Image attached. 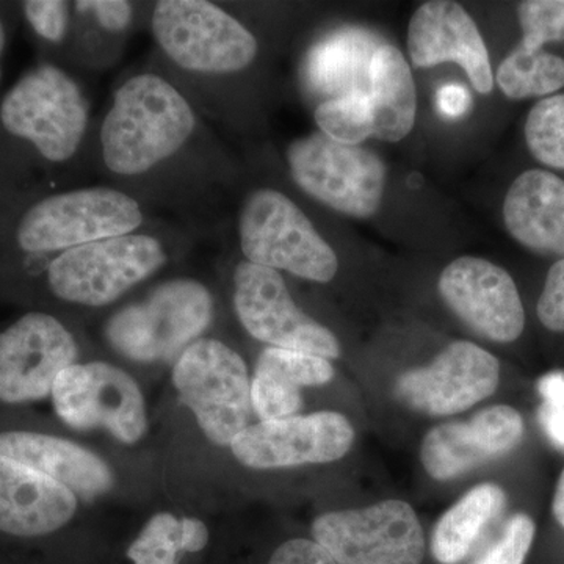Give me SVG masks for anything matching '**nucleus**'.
<instances>
[{"instance_id":"c9c22d12","label":"nucleus","mask_w":564,"mask_h":564,"mask_svg":"<svg viewBox=\"0 0 564 564\" xmlns=\"http://www.w3.org/2000/svg\"><path fill=\"white\" fill-rule=\"evenodd\" d=\"M269 564H336V562L315 541L299 538L280 545Z\"/></svg>"},{"instance_id":"7ed1b4c3","label":"nucleus","mask_w":564,"mask_h":564,"mask_svg":"<svg viewBox=\"0 0 564 564\" xmlns=\"http://www.w3.org/2000/svg\"><path fill=\"white\" fill-rule=\"evenodd\" d=\"M239 234L245 258L256 265L315 282L332 281L339 269L333 248L281 192H252L240 214Z\"/></svg>"},{"instance_id":"cd10ccee","label":"nucleus","mask_w":564,"mask_h":564,"mask_svg":"<svg viewBox=\"0 0 564 564\" xmlns=\"http://www.w3.org/2000/svg\"><path fill=\"white\" fill-rule=\"evenodd\" d=\"M525 141L538 162L564 170V95L534 104L525 121Z\"/></svg>"},{"instance_id":"2f4dec72","label":"nucleus","mask_w":564,"mask_h":564,"mask_svg":"<svg viewBox=\"0 0 564 564\" xmlns=\"http://www.w3.org/2000/svg\"><path fill=\"white\" fill-rule=\"evenodd\" d=\"M541 406L538 411L541 426L556 448L564 452V373L552 372L538 383Z\"/></svg>"},{"instance_id":"1a4fd4ad","label":"nucleus","mask_w":564,"mask_h":564,"mask_svg":"<svg viewBox=\"0 0 564 564\" xmlns=\"http://www.w3.org/2000/svg\"><path fill=\"white\" fill-rule=\"evenodd\" d=\"M293 180L318 203L355 218L377 214L383 202L386 166L372 151L311 133L288 150Z\"/></svg>"},{"instance_id":"6e6552de","label":"nucleus","mask_w":564,"mask_h":564,"mask_svg":"<svg viewBox=\"0 0 564 564\" xmlns=\"http://www.w3.org/2000/svg\"><path fill=\"white\" fill-rule=\"evenodd\" d=\"M139 203L107 187L61 193L36 203L18 226V243L25 252L66 251L126 236L140 228Z\"/></svg>"},{"instance_id":"f257e3e1","label":"nucleus","mask_w":564,"mask_h":564,"mask_svg":"<svg viewBox=\"0 0 564 564\" xmlns=\"http://www.w3.org/2000/svg\"><path fill=\"white\" fill-rule=\"evenodd\" d=\"M191 104L169 80L140 74L115 93L102 122V158L111 173L135 176L172 158L195 131Z\"/></svg>"},{"instance_id":"412c9836","label":"nucleus","mask_w":564,"mask_h":564,"mask_svg":"<svg viewBox=\"0 0 564 564\" xmlns=\"http://www.w3.org/2000/svg\"><path fill=\"white\" fill-rule=\"evenodd\" d=\"M508 232L529 250L564 259V181L544 170L516 177L503 202Z\"/></svg>"},{"instance_id":"f3484780","label":"nucleus","mask_w":564,"mask_h":564,"mask_svg":"<svg viewBox=\"0 0 564 564\" xmlns=\"http://www.w3.org/2000/svg\"><path fill=\"white\" fill-rule=\"evenodd\" d=\"M525 425L513 406L485 408L467 422L434 426L423 437L421 459L434 480H452L513 452L524 440Z\"/></svg>"},{"instance_id":"72a5a7b5","label":"nucleus","mask_w":564,"mask_h":564,"mask_svg":"<svg viewBox=\"0 0 564 564\" xmlns=\"http://www.w3.org/2000/svg\"><path fill=\"white\" fill-rule=\"evenodd\" d=\"M536 314L545 329L564 333V259L556 261L549 270L538 300Z\"/></svg>"},{"instance_id":"f8f14e48","label":"nucleus","mask_w":564,"mask_h":564,"mask_svg":"<svg viewBox=\"0 0 564 564\" xmlns=\"http://www.w3.org/2000/svg\"><path fill=\"white\" fill-rule=\"evenodd\" d=\"M234 306L245 329L261 343L325 359L340 356L339 340L296 307L276 270L240 262L234 272Z\"/></svg>"},{"instance_id":"ddd939ff","label":"nucleus","mask_w":564,"mask_h":564,"mask_svg":"<svg viewBox=\"0 0 564 564\" xmlns=\"http://www.w3.org/2000/svg\"><path fill=\"white\" fill-rule=\"evenodd\" d=\"M76 358V340L58 318L44 313L22 315L0 333V403L46 399L58 375Z\"/></svg>"},{"instance_id":"9d476101","label":"nucleus","mask_w":564,"mask_h":564,"mask_svg":"<svg viewBox=\"0 0 564 564\" xmlns=\"http://www.w3.org/2000/svg\"><path fill=\"white\" fill-rule=\"evenodd\" d=\"M313 534L336 564H422L425 556L421 522L402 500L318 516Z\"/></svg>"},{"instance_id":"473e14b6","label":"nucleus","mask_w":564,"mask_h":564,"mask_svg":"<svg viewBox=\"0 0 564 564\" xmlns=\"http://www.w3.org/2000/svg\"><path fill=\"white\" fill-rule=\"evenodd\" d=\"M25 18L41 39L61 43L69 22L68 3L62 0H29L22 6Z\"/></svg>"},{"instance_id":"e433bc0d","label":"nucleus","mask_w":564,"mask_h":564,"mask_svg":"<svg viewBox=\"0 0 564 564\" xmlns=\"http://www.w3.org/2000/svg\"><path fill=\"white\" fill-rule=\"evenodd\" d=\"M470 96L466 88L458 84L444 85L437 91V110L448 120L462 118L470 109Z\"/></svg>"},{"instance_id":"4468645a","label":"nucleus","mask_w":564,"mask_h":564,"mask_svg":"<svg viewBox=\"0 0 564 564\" xmlns=\"http://www.w3.org/2000/svg\"><path fill=\"white\" fill-rule=\"evenodd\" d=\"M355 430L343 414L322 411L248 425L232 441L237 462L251 469L333 463L350 452Z\"/></svg>"},{"instance_id":"4be33fe9","label":"nucleus","mask_w":564,"mask_h":564,"mask_svg":"<svg viewBox=\"0 0 564 564\" xmlns=\"http://www.w3.org/2000/svg\"><path fill=\"white\" fill-rule=\"evenodd\" d=\"M333 377L332 364L321 356L289 348H265L252 378V410L262 422L292 417L302 410V388L329 383Z\"/></svg>"},{"instance_id":"b1692460","label":"nucleus","mask_w":564,"mask_h":564,"mask_svg":"<svg viewBox=\"0 0 564 564\" xmlns=\"http://www.w3.org/2000/svg\"><path fill=\"white\" fill-rule=\"evenodd\" d=\"M507 494L484 484L470 489L440 519L432 536V554L441 564H459L470 555L485 530L502 514Z\"/></svg>"},{"instance_id":"393cba45","label":"nucleus","mask_w":564,"mask_h":564,"mask_svg":"<svg viewBox=\"0 0 564 564\" xmlns=\"http://www.w3.org/2000/svg\"><path fill=\"white\" fill-rule=\"evenodd\" d=\"M372 47V40L366 33L352 29L333 33L318 43L307 61V77L314 90L336 95L334 98L364 91L358 82L364 77V69L370 70Z\"/></svg>"},{"instance_id":"4c0bfd02","label":"nucleus","mask_w":564,"mask_h":564,"mask_svg":"<svg viewBox=\"0 0 564 564\" xmlns=\"http://www.w3.org/2000/svg\"><path fill=\"white\" fill-rule=\"evenodd\" d=\"M182 544H184L185 552H199L206 547L209 541V532L207 527L198 519H182Z\"/></svg>"},{"instance_id":"c85d7f7f","label":"nucleus","mask_w":564,"mask_h":564,"mask_svg":"<svg viewBox=\"0 0 564 564\" xmlns=\"http://www.w3.org/2000/svg\"><path fill=\"white\" fill-rule=\"evenodd\" d=\"M184 552L180 519L172 513H159L141 530L128 556L133 564H177Z\"/></svg>"},{"instance_id":"6ab92c4d","label":"nucleus","mask_w":564,"mask_h":564,"mask_svg":"<svg viewBox=\"0 0 564 564\" xmlns=\"http://www.w3.org/2000/svg\"><path fill=\"white\" fill-rule=\"evenodd\" d=\"M77 510L76 494L54 478L0 456V533L36 540L58 532Z\"/></svg>"},{"instance_id":"7c9ffc66","label":"nucleus","mask_w":564,"mask_h":564,"mask_svg":"<svg viewBox=\"0 0 564 564\" xmlns=\"http://www.w3.org/2000/svg\"><path fill=\"white\" fill-rule=\"evenodd\" d=\"M534 534L536 524L532 516H511L499 538L473 564H524L532 549Z\"/></svg>"},{"instance_id":"aec40b11","label":"nucleus","mask_w":564,"mask_h":564,"mask_svg":"<svg viewBox=\"0 0 564 564\" xmlns=\"http://www.w3.org/2000/svg\"><path fill=\"white\" fill-rule=\"evenodd\" d=\"M0 456L54 478L82 499H95L113 486L110 467L99 456L54 434L0 430Z\"/></svg>"},{"instance_id":"58836bf2","label":"nucleus","mask_w":564,"mask_h":564,"mask_svg":"<svg viewBox=\"0 0 564 564\" xmlns=\"http://www.w3.org/2000/svg\"><path fill=\"white\" fill-rule=\"evenodd\" d=\"M552 514L558 525L564 529V469L556 481L554 499H552Z\"/></svg>"},{"instance_id":"f704fd0d","label":"nucleus","mask_w":564,"mask_h":564,"mask_svg":"<svg viewBox=\"0 0 564 564\" xmlns=\"http://www.w3.org/2000/svg\"><path fill=\"white\" fill-rule=\"evenodd\" d=\"M77 10L90 11L104 29L110 32H122L132 21V3L124 0H87L77 2Z\"/></svg>"},{"instance_id":"5701e85b","label":"nucleus","mask_w":564,"mask_h":564,"mask_svg":"<svg viewBox=\"0 0 564 564\" xmlns=\"http://www.w3.org/2000/svg\"><path fill=\"white\" fill-rule=\"evenodd\" d=\"M369 87L373 137L389 143L403 140L413 131L417 98L410 65L392 44H383L375 51Z\"/></svg>"},{"instance_id":"9b49d317","label":"nucleus","mask_w":564,"mask_h":564,"mask_svg":"<svg viewBox=\"0 0 564 564\" xmlns=\"http://www.w3.org/2000/svg\"><path fill=\"white\" fill-rule=\"evenodd\" d=\"M55 413L76 430H109L135 444L147 432L143 393L131 375L106 362L73 364L52 388Z\"/></svg>"},{"instance_id":"a878e982","label":"nucleus","mask_w":564,"mask_h":564,"mask_svg":"<svg viewBox=\"0 0 564 564\" xmlns=\"http://www.w3.org/2000/svg\"><path fill=\"white\" fill-rule=\"evenodd\" d=\"M496 80L503 95L514 101L554 95L564 87V61L544 50L519 46L499 66Z\"/></svg>"},{"instance_id":"ea45409f","label":"nucleus","mask_w":564,"mask_h":564,"mask_svg":"<svg viewBox=\"0 0 564 564\" xmlns=\"http://www.w3.org/2000/svg\"><path fill=\"white\" fill-rule=\"evenodd\" d=\"M6 28H3L2 21H0V57H2V52L6 50Z\"/></svg>"},{"instance_id":"a211bd4d","label":"nucleus","mask_w":564,"mask_h":564,"mask_svg":"<svg viewBox=\"0 0 564 564\" xmlns=\"http://www.w3.org/2000/svg\"><path fill=\"white\" fill-rule=\"evenodd\" d=\"M408 52L417 68L454 62L481 95L494 88L491 62L484 36L459 3L433 0L419 7L408 28Z\"/></svg>"},{"instance_id":"dca6fc26","label":"nucleus","mask_w":564,"mask_h":564,"mask_svg":"<svg viewBox=\"0 0 564 564\" xmlns=\"http://www.w3.org/2000/svg\"><path fill=\"white\" fill-rule=\"evenodd\" d=\"M437 288L447 306L486 339L510 344L524 333V304L502 267L463 256L445 267Z\"/></svg>"},{"instance_id":"bb28decb","label":"nucleus","mask_w":564,"mask_h":564,"mask_svg":"<svg viewBox=\"0 0 564 564\" xmlns=\"http://www.w3.org/2000/svg\"><path fill=\"white\" fill-rule=\"evenodd\" d=\"M315 122L322 133L344 144H359L373 137V109L369 93L352 91L317 107Z\"/></svg>"},{"instance_id":"423d86ee","label":"nucleus","mask_w":564,"mask_h":564,"mask_svg":"<svg viewBox=\"0 0 564 564\" xmlns=\"http://www.w3.org/2000/svg\"><path fill=\"white\" fill-rule=\"evenodd\" d=\"M152 32L162 51L192 73H239L259 50L242 22L204 0H162L152 13Z\"/></svg>"},{"instance_id":"0eeeda50","label":"nucleus","mask_w":564,"mask_h":564,"mask_svg":"<svg viewBox=\"0 0 564 564\" xmlns=\"http://www.w3.org/2000/svg\"><path fill=\"white\" fill-rule=\"evenodd\" d=\"M173 383L212 443L231 447L252 410L243 359L218 340H195L177 359Z\"/></svg>"},{"instance_id":"c756f323","label":"nucleus","mask_w":564,"mask_h":564,"mask_svg":"<svg viewBox=\"0 0 564 564\" xmlns=\"http://www.w3.org/2000/svg\"><path fill=\"white\" fill-rule=\"evenodd\" d=\"M525 50L540 51L544 44L564 41V0H527L518 7Z\"/></svg>"},{"instance_id":"f03ea898","label":"nucleus","mask_w":564,"mask_h":564,"mask_svg":"<svg viewBox=\"0 0 564 564\" xmlns=\"http://www.w3.org/2000/svg\"><path fill=\"white\" fill-rule=\"evenodd\" d=\"M214 300L195 280L159 285L143 300L118 311L107 323L111 347L139 362L169 361L210 325Z\"/></svg>"},{"instance_id":"2eb2a0df","label":"nucleus","mask_w":564,"mask_h":564,"mask_svg":"<svg viewBox=\"0 0 564 564\" xmlns=\"http://www.w3.org/2000/svg\"><path fill=\"white\" fill-rule=\"evenodd\" d=\"M500 383L496 356L473 343L448 345L430 366L408 370L397 380V399L419 413L452 415L488 399Z\"/></svg>"},{"instance_id":"39448f33","label":"nucleus","mask_w":564,"mask_h":564,"mask_svg":"<svg viewBox=\"0 0 564 564\" xmlns=\"http://www.w3.org/2000/svg\"><path fill=\"white\" fill-rule=\"evenodd\" d=\"M165 262L166 252L155 237L126 234L63 251L47 265V284L63 302L104 306Z\"/></svg>"},{"instance_id":"20e7f679","label":"nucleus","mask_w":564,"mask_h":564,"mask_svg":"<svg viewBox=\"0 0 564 564\" xmlns=\"http://www.w3.org/2000/svg\"><path fill=\"white\" fill-rule=\"evenodd\" d=\"M3 128L31 141L50 162L69 161L88 124V104L79 85L57 66L32 69L9 91L0 107Z\"/></svg>"}]
</instances>
